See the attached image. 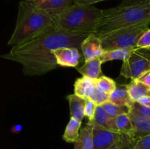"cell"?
Instances as JSON below:
<instances>
[{
  "instance_id": "cell-29",
  "label": "cell",
  "mask_w": 150,
  "mask_h": 149,
  "mask_svg": "<svg viewBox=\"0 0 150 149\" xmlns=\"http://www.w3.org/2000/svg\"><path fill=\"white\" fill-rule=\"evenodd\" d=\"M137 80H139V81H141L142 83H143L144 84H145L146 86H147L148 87L150 88V70L146 72L145 73H144L139 78L137 79Z\"/></svg>"
},
{
  "instance_id": "cell-12",
  "label": "cell",
  "mask_w": 150,
  "mask_h": 149,
  "mask_svg": "<svg viewBox=\"0 0 150 149\" xmlns=\"http://www.w3.org/2000/svg\"><path fill=\"white\" fill-rule=\"evenodd\" d=\"M108 127V130L125 133L130 135V137L133 131V125L128 114H122L113 118H109Z\"/></svg>"
},
{
  "instance_id": "cell-11",
  "label": "cell",
  "mask_w": 150,
  "mask_h": 149,
  "mask_svg": "<svg viewBox=\"0 0 150 149\" xmlns=\"http://www.w3.org/2000/svg\"><path fill=\"white\" fill-rule=\"evenodd\" d=\"M128 116L133 125L130 137L135 140L150 134V118L139 116L129 112Z\"/></svg>"
},
{
  "instance_id": "cell-25",
  "label": "cell",
  "mask_w": 150,
  "mask_h": 149,
  "mask_svg": "<svg viewBox=\"0 0 150 149\" xmlns=\"http://www.w3.org/2000/svg\"><path fill=\"white\" fill-rule=\"evenodd\" d=\"M109 95L108 93H105L101 91L98 90L96 87L94 89L92 93L89 96V99H92V101L97 104V105H103L105 102H108L109 99Z\"/></svg>"
},
{
  "instance_id": "cell-7",
  "label": "cell",
  "mask_w": 150,
  "mask_h": 149,
  "mask_svg": "<svg viewBox=\"0 0 150 149\" xmlns=\"http://www.w3.org/2000/svg\"><path fill=\"white\" fill-rule=\"evenodd\" d=\"M149 70H150V61L139 48H136L123 61L120 73L126 78L136 80Z\"/></svg>"
},
{
  "instance_id": "cell-10",
  "label": "cell",
  "mask_w": 150,
  "mask_h": 149,
  "mask_svg": "<svg viewBox=\"0 0 150 149\" xmlns=\"http://www.w3.org/2000/svg\"><path fill=\"white\" fill-rule=\"evenodd\" d=\"M40 10L46 12L51 15L62 11L75 3V0H29Z\"/></svg>"
},
{
  "instance_id": "cell-32",
  "label": "cell",
  "mask_w": 150,
  "mask_h": 149,
  "mask_svg": "<svg viewBox=\"0 0 150 149\" xmlns=\"http://www.w3.org/2000/svg\"><path fill=\"white\" fill-rule=\"evenodd\" d=\"M139 49L150 61V48H146V49H140V48H139Z\"/></svg>"
},
{
  "instance_id": "cell-18",
  "label": "cell",
  "mask_w": 150,
  "mask_h": 149,
  "mask_svg": "<svg viewBox=\"0 0 150 149\" xmlns=\"http://www.w3.org/2000/svg\"><path fill=\"white\" fill-rule=\"evenodd\" d=\"M108 101L116 105H126L130 108L133 102L127 93L126 85H117L115 90L109 95Z\"/></svg>"
},
{
  "instance_id": "cell-21",
  "label": "cell",
  "mask_w": 150,
  "mask_h": 149,
  "mask_svg": "<svg viewBox=\"0 0 150 149\" xmlns=\"http://www.w3.org/2000/svg\"><path fill=\"white\" fill-rule=\"evenodd\" d=\"M103 107L108 114L109 118H113L122 114H128L130 112V108L126 105H118L112 102H108L103 104Z\"/></svg>"
},
{
  "instance_id": "cell-17",
  "label": "cell",
  "mask_w": 150,
  "mask_h": 149,
  "mask_svg": "<svg viewBox=\"0 0 150 149\" xmlns=\"http://www.w3.org/2000/svg\"><path fill=\"white\" fill-rule=\"evenodd\" d=\"M127 86V91L132 102H136L139 98L150 95V88L139 80H132Z\"/></svg>"
},
{
  "instance_id": "cell-27",
  "label": "cell",
  "mask_w": 150,
  "mask_h": 149,
  "mask_svg": "<svg viewBox=\"0 0 150 149\" xmlns=\"http://www.w3.org/2000/svg\"><path fill=\"white\" fill-rule=\"evenodd\" d=\"M96 107L97 104L94 101H92L89 98L86 99L83 112H84V116L87 117L89 118V121L93 119Z\"/></svg>"
},
{
  "instance_id": "cell-20",
  "label": "cell",
  "mask_w": 150,
  "mask_h": 149,
  "mask_svg": "<svg viewBox=\"0 0 150 149\" xmlns=\"http://www.w3.org/2000/svg\"><path fill=\"white\" fill-rule=\"evenodd\" d=\"M81 126V121H78L73 118H70L63 134V140L67 143H75L79 137Z\"/></svg>"
},
{
  "instance_id": "cell-15",
  "label": "cell",
  "mask_w": 150,
  "mask_h": 149,
  "mask_svg": "<svg viewBox=\"0 0 150 149\" xmlns=\"http://www.w3.org/2000/svg\"><path fill=\"white\" fill-rule=\"evenodd\" d=\"M101 64L102 62L100 58H92L89 61H85V64L78 69V71L83 74V76L97 80L103 75Z\"/></svg>"
},
{
  "instance_id": "cell-26",
  "label": "cell",
  "mask_w": 150,
  "mask_h": 149,
  "mask_svg": "<svg viewBox=\"0 0 150 149\" xmlns=\"http://www.w3.org/2000/svg\"><path fill=\"white\" fill-rule=\"evenodd\" d=\"M136 48L140 49H146L150 48V29L149 28L146 29L144 32L139 37L137 43H136Z\"/></svg>"
},
{
  "instance_id": "cell-28",
  "label": "cell",
  "mask_w": 150,
  "mask_h": 149,
  "mask_svg": "<svg viewBox=\"0 0 150 149\" xmlns=\"http://www.w3.org/2000/svg\"><path fill=\"white\" fill-rule=\"evenodd\" d=\"M133 149H150V134L138 139Z\"/></svg>"
},
{
  "instance_id": "cell-30",
  "label": "cell",
  "mask_w": 150,
  "mask_h": 149,
  "mask_svg": "<svg viewBox=\"0 0 150 149\" xmlns=\"http://www.w3.org/2000/svg\"><path fill=\"white\" fill-rule=\"evenodd\" d=\"M136 102L141 105H144V106L150 107V95L142 96V97L139 98Z\"/></svg>"
},
{
  "instance_id": "cell-2",
  "label": "cell",
  "mask_w": 150,
  "mask_h": 149,
  "mask_svg": "<svg viewBox=\"0 0 150 149\" xmlns=\"http://www.w3.org/2000/svg\"><path fill=\"white\" fill-rule=\"evenodd\" d=\"M150 23V0H124L115 7L101 10L94 34L98 35L115 29Z\"/></svg>"
},
{
  "instance_id": "cell-24",
  "label": "cell",
  "mask_w": 150,
  "mask_h": 149,
  "mask_svg": "<svg viewBox=\"0 0 150 149\" xmlns=\"http://www.w3.org/2000/svg\"><path fill=\"white\" fill-rule=\"evenodd\" d=\"M130 113L150 118V107L144 106L137 102H133L130 106Z\"/></svg>"
},
{
  "instance_id": "cell-8",
  "label": "cell",
  "mask_w": 150,
  "mask_h": 149,
  "mask_svg": "<svg viewBox=\"0 0 150 149\" xmlns=\"http://www.w3.org/2000/svg\"><path fill=\"white\" fill-rule=\"evenodd\" d=\"M53 54L58 65L62 67H75L81 60L79 50L73 47H64L53 51Z\"/></svg>"
},
{
  "instance_id": "cell-4",
  "label": "cell",
  "mask_w": 150,
  "mask_h": 149,
  "mask_svg": "<svg viewBox=\"0 0 150 149\" xmlns=\"http://www.w3.org/2000/svg\"><path fill=\"white\" fill-rule=\"evenodd\" d=\"M54 26L55 21L51 15L34 6L29 0H22L16 28L7 45L21 43Z\"/></svg>"
},
{
  "instance_id": "cell-23",
  "label": "cell",
  "mask_w": 150,
  "mask_h": 149,
  "mask_svg": "<svg viewBox=\"0 0 150 149\" xmlns=\"http://www.w3.org/2000/svg\"><path fill=\"white\" fill-rule=\"evenodd\" d=\"M92 120L99 126L106 129H108V121L109 120V117L102 105H97L96 108H95V115H94V118Z\"/></svg>"
},
{
  "instance_id": "cell-6",
  "label": "cell",
  "mask_w": 150,
  "mask_h": 149,
  "mask_svg": "<svg viewBox=\"0 0 150 149\" xmlns=\"http://www.w3.org/2000/svg\"><path fill=\"white\" fill-rule=\"evenodd\" d=\"M93 149H132L136 140L125 133L106 129L92 120Z\"/></svg>"
},
{
  "instance_id": "cell-31",
  "label": "cell",
  "mask_w": 150,
  "mask_h": 149,
  "mask_svg": "<svg viewBox=\"0 0 150 149\" xmlns=\"http://www.w3.org/2000/svg\"><path fill=\"white\" fill-rule=\"evenodd\" d=\"M105 1V0H75V3L79 4H87V5H90V4H93L95 3L100 2V1Z\"/></svg>"
},
{
  "instance_id": "cell-14",
  "label": "cell",
  "mask_w": 150,
  "mask_h": 149,
  "mask_svg": "<svg viewBox=\"0 0 150 149\" xmlns=\"http://www.w3.org/2000/svg\"><path fill=\"white\" fill-rule=\"evenodd\" d=\"M95 80L85 76L78 78L74 83V93L85 99H88L96 87Z\"/></svg>"
},
{
  "instance_id": "cell-34",
  "label": "cell",
  "mask_w": 150,
  "mask_h": 149,
  "mask_svg": "<svg viewBox=\"0 0 150 149\" xmlns=\"http://www.w3.org/2000/svg\"><path fill=\"white\" fill-rule=\"evenodd\" d=\"M132 149H133V148H132Z\"/></svg>"
},
{
  "instance_id": "cell-1",
  "label": "cell",
  "mask_w": 150,
  "mask_h": 149,
  "mask_svg": "<svg viewBox=\"0 0 150 149\" xmlns=\"http://www.w3.org/2000/svg\"><path fill=\"white\" fill-rule=\"evenodd\" d=\"M85 35L73 36L66 34L57 26L37 36L13 45L1 58L20 63L26 75H42L58 67L53 51L64 47L81 48Z\"/></svg>"
},
{
  "instance_id": "cell-19",
  "label": "cell",
  "mask_w": 150,
  "mask_h": 149,
  "mask_svg": "<svg viewBox=\"0 0 150 149\" xmlns=\"http://www.w3.org/2000/svg\"><path fill=\"white\" fill-rule=\"evenodd\" d=\"M136 49L134 47H130V48H119V49L111 50V51H103L102 55L99 57L101 62L105 63L108 61H112V60H125L128 57L130 53Z\"/></svg>"
},
{
  "instance_id": "cell-13",
  "label": "cell",
  "mask_w": 150,
  "mask_h": 149,
  "mask_svg": "<svg viewBox=\"0 0 150 149\" xmlns=\"http://www.w3.org/2000/svg\"><path fill=\"white\" fill-rule=\"evenodd\" d=\"M92 128V120H91L79 131V137L74 143V149H93Z\"/></svg>"
},
{
  "instance_id": "cell-5",
  "label": "cell",
  "mask_w": 150,
  "mask_h": 149,
  "mask_svg": "<svg viewBox=\"0 0 150 149\" xmlns=\"http://www.w3.org/2000/svg\"><path fill=\"white\" fill-rule=\"evenodd\" d=\"M149 23H145L134 25L98 35L103 51L130 47L136 48L139 37L149 29Z\"/></svg>"
},
{
  "instance_id": "cell-33",
  "label": "cell",
  "mask_w": 150,
  "mask_h": 149,
  "mask_svg": "<svg viewBox=\"0 0 150 149\" xmlns=\"http://www.w3.org/2000/svg\"><path fill=\"white\" fill-rule=\"evenodd\" d=\"M22 129V127L21 125H16L13 128V131H14V132H18V131H20Z\"/></svg>"
},
{
  "instance_id": "cell-3",
  "label": "cell",
  "mask_w": 150,
  "mask_h": 149,
  "mask_svg": "<svg viewBox=\"0 0 150 149\" xmlns=\"http://www.w3.org/2000/svg\"><path fill=\"white\" fill-rule=\"evenodd\" d=\"M100 15L101 10L92 4L74 3L51 16L56 26L67 34L88 36L94 34Z\"/></svg>"
},
{
  "instance_id": "cell-16",
  "label": "cell",
  "mask_w": 150,
  "mask_h": 149,
  "mask_svg": "<svg viewBox=\"0 0 150 149\" xmlns=\"http://www.w3.org/2000/svg\"><path fill=\"white\" fill-rule=\"evenodd\" d=\"M67 99L70 105L71 118H75L79 121H82L84 117V105L86 99L77 96L75 93L67 96Z\"/></svg>"
},
{
  "instance_id": "cell-9",
  "label": "cell",
  "mask_w": 150,
  "mask_h": 149,
  "mask_svg": "<svg viewBox=\"0 0 150 149\" xmlns=\"http://www.w3.org/2000/svg\"><path fill=\"white\" fill-rule=\"evenodd\" d=\"M81 49L83 52L85 61L95 58H99L103 53L99 37L95 34H90L82 41Z\"/></svg>"
},
{
  "instance_id": "cell-22",
  "label": "cell",
  "mask_w": 150,
  "mask_h": 149,
  "mask_svg": "<svg viewBox=\"0 0 150 149\" xmlns=\"http://www.w3.org/2000/svg\"><path fill=\"white\" fill-rule=\"evenodd\" d=\"M95 86L98 90L108 94H111L117 88V83L113 79L102 75L95 80Z\"/></svg>"
}]
</instances>
